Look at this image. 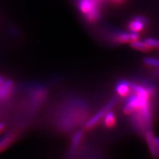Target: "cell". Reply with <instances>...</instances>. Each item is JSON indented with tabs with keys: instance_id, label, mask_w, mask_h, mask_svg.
<instances>
[{
	"instance_id": "cell-2",
	"label": "cell",
	"mask_w": 159,
	"mask_h": 159,
	"mask_svg": "<svg viewBox=\"0 0 159 159\" xmlns=\"http://www.w3.org/2000/svg\"><path fill=\"white\" fill-rule=\"evenodd\" d=\"M91 116L89 102L82 97H71L64 99L57 108L54 125L60 132L67 134L84 126Z\"/></svg>"
},
{
	"instance_id": "cell-7",
	"label": "cell",
	"mask_w": 159,
	"mask_h": 159,
	"mask_svg": "<svg viewBox=\"0 0 159 159\" xmlns=\"http://www.w3.org/2000/svg\"><path fill=\"white\" fill-rule=\"evenodd\" d=\"M112 42L117 44H122V43H131L132 41H136L139 39V34L136 33H126V32L117 31L112 34Z\"/></svg>"
},
{
	"instance_id": "cell-13",
	"label": "cell",
	"mask_w": 159,
	"mask_h": 159,
	"mask_svg": "<svg viewBox=\"0 0 159 159\" xmlns=\"http://www.w3.org/2000/svg\"><path fill=\"white\" fill-rule=\"evenodd\" d=\"M103 124H104L105 128L111 129L116 125V117L114 113V111L111 110L108 111L102 118Z\"/></svg>"
},
{
	"instance_id": "cell-10",
	"label": "cell",
	"mask_w": 159,
	"mask_h": 159,
	"mask_svg": "<svg viewBox=\"0 0 159 159\" xmlns=\"http://www.w3.org/2000/svg\"><path fill=\"white\" fill-rule=\"evenodd\" d=\"M116 91L118 96L126 98L131 92V82L126 80H119L116 83Z\"/></svg>"
},
{
	"instance_id": "cell-1",
	"label": "cell",
	"mask_w": 159,
	"mask_h": 159,
	"mask_svg": "<svg viewBox=\"0 0 159 159\" xmlns=\"http://www.w3.org/2000/svg\"><path fill=\"white\" fill-rule=\"evenodd\" d=\"M156 94L157 88L153 83L131 82V92L126 97L122 111L130 116L131 125L139 134L144 135L152 129V99Z\"/></svg>"
},
{
	"instance_id": "cell-12",
	"label": "cell",
	"mask_w": 159,
	"mask_h": 159,
	"mask_svg": "<svg viewBox=\"0 0 159 159\" xmlns=\"http://www.w3.org/2000/svg\"><path fill=\"white\" fill-rule=\"evenodd\" d=\"M144 136L145 140H146L147 142V144H148L150 154L153 157H155V158L158 157V155H157V152L156 150V146H155V142H154L155 136L153 135V133H152V129L147 131V132L144 134Z\"/></svg>"
},
{
	"instance_id": "cell-11",
	"label": "cell",
	"mask_w": 159,
	"mask_h": 159,
	"mask_svg": "<svg viewBox=\"0 0 159 159\" xmlns=\"http://www.w3.org/2000/svg\"><path fill=\"white\" fill-rule=\"evenodd\" d=\"M83 133H84V129H83V130L81 129V130H77L75 133L74 136L71 138V145L69 150V154L70 155L71 157L72 156V155L76 153L77 148H79L81 142H82L83 138Z\"/></svg>"
},
{
	"instance_id": "cell-17",
	"label": "cell",
	"mask_w": 159,
	"mask_h": 159,
	"mask_svg": "<svg viewBox=\"0 0 159 159\" xmlns=\"http://www.w3.org/2000/svg\"><path fill=\"white\" fill-rule=\"evenodd\" d=\"M107 1H108L109 2L112 4V5L117 6L122 5V4L125 2V0H107Z\"/></svg>"
},
{
	"instance_id": "cell-3",
	"label": "cell",
	"mask_w": 159,
	"mask_h": 159,
	"mask_svg": "<svg viewBox=\"0 0 159 159\" xmlns=\"http://www.w3.org/2000/svg\"><path fill=\"white\" fill-rule=\"evenodd\" d=\"M48 89L44 85H36L30 89L25 108L29 114H33L39 110L48 97Z\"/></svg>"
},
{
	"instance_id": "cell-18",
	"label": "cell",
	"mask_w": 159,
	"mask_h": 159,
	"mask_svg": "<svg viewBox=\"0 0 159 159\" xmlns=\"http://www.w3.org/2000/svg\"><path fill=\"white\" fill-rule=\"evenodd\" d=\"M154 142H155V146H156L157 155H158V157H159V138L155 136L154 137Z\"/></svg>"
},
{
	"instance_id": "cell-8",
	"label": "cell",
	"mask_w": 159,
	"mask_h": 159,
	"mask_svg": "<svg viewBox=\"0 0 159 159\" xmlns=\"http://www.w3.org/2000/svg\"><path fill=\"white\" fill-rule=\"evenodd\" d=\"M149 23L148 18L142 16H136L132 18L128 23V28L130 32L139 33L146 28Z\"/></svg>"
},
{
	"instance_id": "cell-15",
	"label": "cell",
	"mask_w": 159,
	"mask_h": 159,
	"mask_svg": "<svg viewBox=\"0 0 159 159\" xmlns=\"http://www.w3.org/2000/svg\"><path fill=\"white\" fill-rule=\"evenodd\" d=\"M144 63L153 69H159V58L150 57H145L144 59Z\"/></svg>"
},
{
	"instance_id": "cell-9",
	"label": "cell",
	"mask_w": 159,
	"mask_h": 159,
	"mask_svg": "<svg viewBox=\"0 0 159 159\" xmlns=\"http://www.w3.org/2000/svg\"><path fill=\"white\" fill-rule=\"evenodd\" d=\"M20 134H21V131L17 129V130L10 131L2 137L0 139V152L5 150L13 142H16Z\"/></svg>"
},
{
	"instance_id": "cell-19",
	"label": "cell",
	"mask_w": 159,
	"mask_h": 159,
	"mask_svg": "<svg viewBox=\"0 0 159 159\" xmlns=\"http://www.w3.org/2000/svg\"><path fill=\"white\" fill-rule=\"evenodd\" d=\"M6 127V125L5 123H0V134L2 133L4 130H5Z\"/></svg>"
},
{
	"instance_id": "cell-4",
	"label": "cell",
	"mask_w": 159,
	"mask_h": 159,
	"mask_svg": "<svg viewBox=\"0 0 159 159\" xmlns=\"http://www.w3.org/2000/svg\"><path fill=\"white\" fill-rule=\"evenodd\" d=\"M77 8L89 24L98 21L101 17V6L97 0H77Z\"/></svg>"
},
{
	"instance_id": "cell-5",
	"label": "cell",
	"mask_w": 159,
	"mask_h": 159,
	"mask_svg": "<svg viewBox=\"0 0 159 159\" xmlns=\"http://www.w3.org/2000/svg\"><path fill=\"white\" fill-rule=\"evenodd\" d=\"M117 101H118V98H117V97H113V98L111 99L100 111H99L97 114H95L94 115V116H91L90 118L89 119V120L87 121L86 123H85L84 126H83L84 130H91V129L94 128L96 125H98V123L102 120L103 116H105V114H106L108 111L111 110V108L116 104Z\"/></svg>"
},
{
	"instance_id": "cell-6",
	"label": "cell",
	"mask_w": 159,
	"mask_h": 159,
	"mask_svg": "<svg viewBox=\"0 0 159 159\" xmlns=\"http://www.w3.org/2000/svg\"><path fill=\"white\" fill-rule=\"evenodd\" d=\"M15 86L11 80H4L0 83V103L6 102L14 94Z\"/></svg>"
},
{
	"instance_id": "cell-14",
	"label": "cell",
	"mask_w": 159,
	"mask_h": 159,
	"mask_svg": "<svg viewBox=\"0 0 159 159\" xmlns=\"http://www.w3.org/2000/svg\"><path fill=\"white\" fill-rule=\"evenodd\" d=\"M130 43V47L133 49H136V50L143 52H148L151 49V47L148 44V43L144 41H139V40H136V41H132Z\"/></svg>"
},
{
	"instance_id": "cell-16",
	"label": "cell",
	"mask_w": 159,
	"mask_h": 159,
	"mask_svg": "<svg viewBox=\"0 0 159 159\" xmlns=\"http://www.w3.org/2000/svg\"><path fill=\"white\" fill-rule=\"evenodd\" d=\"M145 41L150 46L152 49H159V39H152V38H148L145 39Z\"/></svg>"
}]
</instances>
